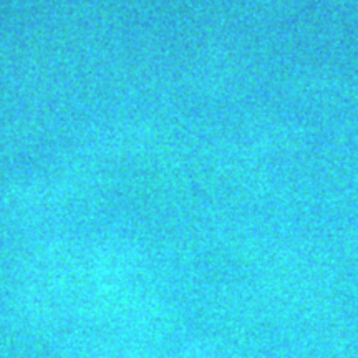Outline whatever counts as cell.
Returning a JSON list of instances; mask_svg holds the SVG:
<instances>
[]
</instances>
